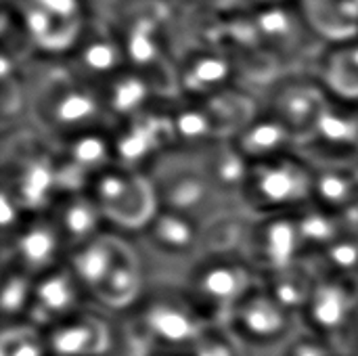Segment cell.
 I'll use <instances>...</instances> for the list:
<instances>
[{
  "label": "cell",
  "mask_w": 358,
  "mask_h": 356,
  "mask_svg": "<svg viewBox=\"0 0 358 356\" xmlns=\"http://www.w3.org/2000/svg\"><path fill=\"white\" fill-rule=\"evenodd\" d=\"M313 204L340 212L358 201V164H315Z\"/></svg>",
  "instance_id": "cell-21"
},
{
  "label": "cell",
  "mask_w": 358,
  "mask_h": 356,
  "mask_svg": "<svg viewBox=\"0 0 358 356\" xmlns=\"http://www.w3.org/2000/svg\"><path fill=\"white\" fill-rule=\"evenodd\" d=\"M340 353L327 344L325 340L317 338L315 334L300 329L287 344H283L273 356H338Z\"/></svg>",
  "instance_id": "cell-27"
},
{
  "label": "cell",
  "mask_w": 358,
  "mask_h": 356,
  "mask_svg": "<svg viewBox=\"0 0 358 356\" xmlns=\"http://www.w3.org/2000/svg\"><path fill=\"white\" fill-rule=\"evenodd\" d=\"M88 193L99 204L109 229L134 235L159 210L153 183L147 172L111 164L101 170Z\"/></svg>",
  "instance_id": "cell-6"
},
{
  "label": "cell",
  "mask_w": 358,
  "mask_h": 356,
  "mask_svg": "<svg viewBox=\"0 0 358 356\" xmlns=\"http://www.w3.org/2000/svg\"><path fill=\"white\" fill-rule=\"evenodd\" d=\"M124 61V48L117 40V34L111 31H94L86 29L80 42L76 44V65L73 71L94 84L103 86L113 76L122 71Z\"/></svg>",
  "instance_id": "cell-18"
},
{
  "label": "cell",
  "mask_w": 358,
  "mask_h": 356,
  "mask_svg": "<svg viewBox=\"0 0 358 356\" xmlns=\"http://www.w3.org/2000/svg\"><path fill=\"white\" fill-rule=\"evenodd\" d=\"M126 233H120L115 229H107L99 233L96 237L80 243L78 248L69 250L65 264L84 290L88 302H92L94 294L107 279L109 271L113 269L117 254L122 250Z\"/></svg>",
  "instance_id": "cell-15"
},
{
  "label": "cell",
  "mask_w": 358,
  "mask_h": 356,
  "mask_svg": "<svg viewBox=\"0 0 358 356\" xmlns=\"http://www.w3.org/2000/svg\"><path fill=\"white\" fill-rule=\"evenodd\" d=\"M315 168L298 151L252 162L241 189V206L254 216L298 214L313 204Z\"/></svg>",
  "instance_id": "cell-1"
},
{
  "label": "cell",
  "mask_w": 358,
  "mask_h": 356,
  "mask_svg": "<svg viewBox=\"0 0 358 356\" xmlns=\"http://www.w3.org/2000/svg\"><path fill=\"white\" fill-rule=\"evenodd\" d=\"M338 356H355V355H338Z\"/></svg>",
  "instance_id": "cell-30"
},
{
  "label": "cell",
  "mask_w": 358,
  "mask_h": 356,
  "mask_svg": "<svg viewBox=\"0 0 358 356\" xmlns=\"http://www.w3.org/2000/svg\"><path fill=\"white\" fill-rule=\"evenodd\" d=\"M231 141L250 164L279 157L298 149V138L294 136V132L266 109H262L252 122H248Z\"/></svg>",
  "instance_id": "cell-17"
},
{
  "label": "cell",
  "mask_w": 358,
  "mask_h": 356,
  "mask_svg": "<svg viewBox=\"0 0 358 356\" xmlns=\"http://www.w3.org/2000/svg\"><path fill=\"white\" fill-rule=\"evenodd\" d=\"M317 279L319 273L308 258H302L281 271L260 277L262 285L275 296V300H279L285 308H289L298 317L304 311Z\"/></svg>",
  "instance_id": "cell-22"
},
{
  "label": "cell",
  "mask_w": 358,
  "mask_h": 356,
  "mask_svg": "<svg viewBox=\"0 0 358 356\" xmlns=\"http://www.w3.org/2000/svg\"><path fill=\"white\" fill-rule=\"evenodd\" d=\"M99 90L103 94V103L109 113V120L122 122L149 109L155 86L143 73L120 71L109 82L99 86Z\"/></svg>",
  "instance_id": "cell-20"
},
{
  "label": "cell",
  "mask_w": 358,
  "mask_h": 356,
  "mask_svg": "<svg viewBox=\"0 0 358 356\" xmlns=\"http://www.w3.org/2000/svg\"><path fill=\"white\" fill-rule=\"evenodd\" d=\"M44 336L50 356H111L113 317L88 304Z\"/></svg>",
  "instance_id": "cell-12"
},
{
  "label": "cell",
  "mask_w": 358,
  "mask_h": 356,
  "mask_svg": "<svg viewBox=\"0 0 358 356\" xmlns=\"http://www.w3.org/2000/svg\"><path fill=\"white\" fill-rule=\"evenodd\" d=\"M260 275L241 254H203L182 277L180 287L206 323H224L229 313L256 285Z\"/></svg>",
  "instance_id": "cell-4"
},
{
  "label": "cell",
  "mask_w": 358,
  "mask_h": 356,
  "mask_svg": "<svg viewBox=\"0 0 358 356\" xmlns=\"http://www.w3.org/2000/svg\"><path fill=\"white\" fill-rule=\"evenodd\" d=\"M65 258L67 245L48 210L27 214L8 237H2V266H15L34 279L61 266Z\"/></svg>",
  "instance_id": "cell-9"
},
{
  "label": "cell",
  "mask_w": 358,
  "mask_h": 356,
  "mask_svg": "<svg viewBox=\"0 0 358 356\" xmlns=\"http://www.w3.org/2000/svg\"><path fill=\"white\" fill-rule=\"evenodd\" d=\"M302 329L350 355L358 329V292L352 277L319 275L315 290L300 313Z\"/></svg>",
  "instance_id": "cell-7"
},
{
  "label": "cell",
  "mask_w": 358,
  "mask_h": 356,
  "mask_svg": "<svg viewBox=\"0 0 358 356\" xmlns=\"http://www.w3.org/2000/svg\"><path fill=\"white\" fill-rule=\"evenodd\" d=\"M159 208L185 214L197 222H208L220 212L241 201L224 197L203 174L191 149L174 147L149 168Z\"/></svg>",
  "instance_id": "cell-3"
},
{
  "label": "cell",
  "mask_w": 358,
  "mask_h": 356,
  "mask_svg": "<svg viewBox=\"0 0 358 356\" xmlns=\"http://www.w3.org/2000/svg\"><path fill=\"white\" fill-rule=\"evenodd\" d=\"M352 281H355V285H357V292H358V266H357V271H355V275H352Z\"/></svg>",
  "instance_id": "cell-29"
},
{
  "label": "cell",
  "mask_w": 358,
  "mask_h": 356,
  "mask_svg": "<svg viewBox=\"0 0 358 356\" xmlns=\"http://www.w3.org/2000/svg\"><path fill=\"white\" fill-rule=\"evenodd\" d=\"M315 76L334 101L358 105V38L325 50L317 61Z\"/></svg>",
  "instance_id": "cell-19"
},
{
  "label": "cell",
  "mask_w": 358,
  "mask_h": 356,
  "mask_svg": "<svg viewBox=\"0 0 358 356\" xmlns=\"http://www.w3.org/2000/svg\"><path fill=\"white\" fill-rule=\"evenodd\" d=\"M227 63L218 55H208L201 52L197 55L189 65H185V82H180L187 90L191 92H201V94H214L222 90V80L227 78Z\"/></svg>",
  "instance_id": "cell-24"
},
{
  "label": "cell",
  "mask_w": 358,
  "mask_h": 356,
  "mask_svg": "<svg viewBox=\"0 0 358 356\" xmlns=\"http://www.w3.org/2000/svg\"><path fill=\"white\" fill-rule=\"evenodd\" d=\"M88 304L90 302L84 290L63 262L61 266L36 277L34 298L25 323L38 327L40 332H48L50 327L73 317Z\"/></svg>",
  "instance_id": "cell-14"
},
{
  "label": "cell",
  "mask_w": 358,
  "mask_h": 356,
  "mask_svg": "<svg viewBox=\"0 0 358 356\" xmlns=\"http://www.w3.org/2000/svg\"><path fill=\"white\" fill-rule=\"evenodd\" d=\"M48 214L52 216V220L67 245V254H69V250L78 248L80 243H84L109 229L99 204L92 199V195L88 191L59 195L50 204Z\"/></svg>",
  "instance_id": "cell-16"
},
{
  "label": "cell",
  "mask_w": 358,
  "mask_h": 356,
  "mask_svg": "<svg viewBox=\"0 0 358 356\" xmlns=\"http://www.w3.org/2000/svg\"><path fill=\"white\" fill-rule=\"evenodd\" d=\"M34 277L15 269L2 266V319L4 325L25 323L34 298Z\"/></svg>",
  "instance_id": "cell-23"
},
{
  "label": "cell",
  "mask_w": 358,
  "mask_h": 356,
  "mask_svg": "<svg viewBox=\"0 0 358 356\" xmlns=\"http://www.w3.org/2000/svg\"><path fill=\"white\" fill-rule=\"evenodd\" d=\"M189 356H262L245 346L224 323L208 325Z\"/></svg>",
  "instance_id": "cell-26"
},
{
  "label": "cell",
  "mask_w": 358,
  "mask_h": 356,
  "mask_svg": "<svg viewBox=\"0 0 358 356\" xmlns=\"http://www.w3.org/2000/svg\"><path fill=\"white\" fill-rule=\"evenodd\" d=\"M0 356H50V350L44 332L29 323H15L2 327Z\"/></svg>",
  "instance_id": "cell-25"
},
{
  "label": "cell",
  "mask_w": 358,
  "mask_h": 356,
  "mask_svg": "<svg viewBox=\"0 0 358 356\" xmlns=\"http://www.w3.org/2000/svg\"><path fill=\"white\" fill-rule=\"evenodd\" d=\"M224 325L245 346L262 356H273L302 329L300 317L275 300L262 281L237 302Z\"/></svg>",
  "instance_id": "cell-8"
},
{
  "label": "cell",
  "mask_w": 358,
  "mask_h": 356,
  "mask_svg": "<svg viewBox=\"0 0 358 356\" xmlns=\"http://www.w3.org/2000/svg\"><path fill=\"white\" fill-rule=\"evenodd\" d=\"M243 258L260 277L306 258L296 214L254 216L245 239Z\"/></svg>",
  "instance_id": "cell-10"
},
{
  "label": "cell",
  "mask_w": 358,
  "mask_h": 356,
  "mask_svg": "<svg viewBox=\"0 0 358 356\" xmlns=\"http://www.w3.org/2000/svg\"><path fill=\"white\" fill-rule=\"evenodd\" d=\"M132 237L151 283H180L189 269L203 256L201 222L166 208H159Z\"/></svg>",
  "instance_id": "cell-2"
},
{
  "label": "cell",
  "mask_w": 358,
  "mask_h": 356,
  "mask_svg": "<svg viewBox=\"0 0 358 356\" xmlns=\"http://www.w3.org/2000/svg\"><path fill=\"white\" fill-rule=\"evenodd\" d=\"M132 313L162 356H189L210 325L189 302L180 283L168 281L151 283Z\"/></svg>",
  "instance_id": "cell-5"
},
{
  "label": "cell",
  "mask_w": 358,
  "mask_h": 356,
  "mask_svg": "<svg viewBox=\"0 0 358 356\" xmlns=\"http://www.w3.org/2000/svg\"><path fill=\"white\" fill-rule=\"evenodd\" d=\"M329 103L331 97L317 76H294L275 84L264 109L277 115L300 143L317 128Z\"/></svg>",
  "instance_id": "cell-11"
},
{
  "label": "cell",
  "mask_w": 358,
  "mask_h": 356,
  "mask_svg": "<svg viewBox=\"0 0 358 356\" xmlns=\"http://www.w3.org/2000/svg\"><path fill=\"white\" fill-rule=\"evenodd\" d=\"M82 17L80 0H25L23 29L34 44L52 50V46H73L88 29Z\"/></svg>",
  "instance_id": "cell-13"
},
{
  "label": "cell",
  "mask_w": 358,
  "mask_h": 356,
  "mask_svg": "<svg viewBox=\"0 0 358 356\" xmlns=\"http://www.w3.org/2000/svg\"><path fill=\"white\" fill-rule=\"evenodd\" d=\"M350 355L358 356V329H357V334H355V342H352V348H350Z\"/></svg>",
  "instance_id": "cell-28"
}]
</instances>
